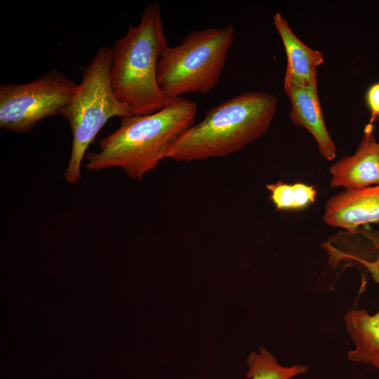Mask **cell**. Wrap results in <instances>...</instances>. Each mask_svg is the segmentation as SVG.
<instances>
[{
    "instance_id": "1",
    "label": "cell",
    "mask_w": 379,
    "mask_h": 379,
    "mask_svg": "<svg viewBox=\"0 0 379 379\" xmlns=\"http://www.w3.org/2000/svg\"><path fill=\"white\" fill-rule=\"evenodd\" d=\"M195 102L185 97L170 98L160 110L148 115L121 119L119 127L100 141L98 152L86 155L89 171L121 168L140 180L156 169L168 148L194 124Z\"/></svg>"
},
{
    "instance_id": "2",
    "label": "cell",
    "mask_w": 379,
    "mask_h": 379,
    "mask_svg": "<svg viewBox=\"0 0 379 379\" xmlns=\"http://www.w3.org/2000/svg\"><path fill=\"white\" fill-rule=\"evenodd\" d=\"M277 105V97L267 92H244L225 100L180 135L164 159L186 162L229 156L268 130Z\"/></svg>"
},
{
    "instance_id": "3",
    "label": "cell",
    "mask_w": 379,
    "mask_h": 379,
    "mask_svg": "<svg viewBox=\"0 0 379 379\" xmlns=\"http://www.w3.org/2000/svg\"><path fill=\"white\" fill-rule=\"evenodd\" d=\"M168 46L160 4L150 3L140 23L130 25L111 48L110 80L115 96L133 115L153 114L170 98L157 81V65Z\"/></svg>"
},
{
    "instance_id": "4",
    "label": "cell",
    "mask_w": 379,
    "mask_h": 379,
    "mask_svg": "<svg viewBox=\"0 0 379 379\" xmlns=\"http://www.w3.org/2000/svg\"><path fill=\"white\" fill-rule=\"evenodd\" d=\"M110 65L111 48L102 46L83 69L75 95L59 114L67 121L72 135L70 157L64 172L69 183L81 179L86 152L106 123L113 117L133 115L114 93Z\"/></svg>"
},
{
    "instance_id": "5",
    "label": "cell",
    "mask_w": 379,
    "mask_h": 379,
    "mask_svg": "<svg viewBox=\"0 0 379 379\" xmlns=\"http://www.w3.org/2000/svg\"><path fill=\"white\" fill-rule=\"evenodd\" d=\"M232 25L192 31L175 46H167L157 65V81L169 98L206 94L218 84L234 42Z\"/></svg>"
},
{
    "instance_id": "6",
    "label": "cell",
    "mask_w": 379,
    "mask_h": 379,
    "mask_svg": "<svg viewBox=\"0 0 379 379\" xmlns=\"http://www.w3.org/2000/svg\"><path fill=\"white\" fill-rule=\"evenodd\" d=\"M78 84L59 69L23 84L0 86V128L15 133L32 131L38 122L60 114Z\"/></svg>"
},
{
    "instance_id": "7",
    "label": "cell",
    "mask_w": 379,
    "mask_h": 379,
    "mask_svg": "<svg viewBox=\"0 0 379 379\" xmlns=\"http://www.w3.org/2000/svg\"><path fill=\"white\" fill-rule=\"evenodd\" d=\"M351 266H360L379 284V242L356 255ZM347 331L354 344L347 352L352 362L371 366L379 370V311L370 314L364 309H354L345 316Z\"/></svg>"
},
{
    "instance_id": "8",
    "label": "cell",
    "mask_w": 379,
    "mask_h": 379,
    "mask_svg": "<svg viewBox=\"0 0 379 379\" xmlns=\"http://www.w3.org/2000/svg\"><path fill=\"white\" fill-rule=\"evenodd\" d=\"M322 218L329 226L350 232L379 223V184L344 190L332 196L325 205Z\"/></svg>"
},
{
    "instance_id": "9",
    "label": "cell",
    "mask_w": 379,
    "mask_h": 379,
    "mask_svg": "<svg viewBox=\"0 0 379 379\" xmlns=\"http://www.w3.org/2000/svg\"><path fill=\"white\" fill-rule=\"evenodd\" d=\"M332 188L361 189L379 184V142L368 124L357 149L329 168Z\"/></svg>"
},
{
    "instance_id": "10",
    "label": "cell",
    "mask_w": 379,
    "mask_h": 379,
    "mask_svg": "<svg viewBox=\"0 0 379 379\" xmlns=\"http://www.w3.org/2000/svg\"><path fill=\"white\" fill-rule=\"evenodd\" d=\"M291 109L290 119L307 129L316 140L320 154L328 161L336 156V147L327 130L318 96L317 78L310 84L284 89Z\"/></svg>"
},
{
    "instance_id": "11",
    "label": "cell",
    "mask_w": 379,
    "mask_h": 379,
    "mask_svg": "<svg viewBox=\"0 0 379 379\" xmlns=\"http://www.w3.org/2000/svg\"><path fill=\"white\" fill-rule=\"evenodd\" d=\"M273 22L281 39L287 58L284 90L310 84L317 78V68L324 61L322 53L305 45L294 34L286 20L279 13L274 15Z\"/></svg>"
},
{
    "instance_id": "12",
    "label": "cell",
    "mask_w": 379,
    "mask_h": 379,
    "mask_svg": "<svg viewBox=\"0 0 379 379\" xmlns=\"http://www.w3.org/2000/svg\"><path fill=\"white\" fill-rule=\"evenodd\" d=\"M248 379H291L308 371L304 364L284 366L265 347H260L258 352H251L247 357Z\"/></svg>"
},
{
    "instance_id": "13",
    "label": "cell",
    "mask_w": 379,
    "mask_h": 379,
    "mask_svg": "<svg viewBox=\"0 0 379 379\" xmlns=\"http://www.w3.org/2000/svg\"><path fill=\"white\" fill-rule=\"evenodd\" d=\"M269 199L277 211L300 210L314 203L317 191L302 182L288 184L281 180L267 184Z\"/></svg>"
},
{
    "instance_id": "14",
    "label": "cell",
    "mask_w": 379,
    "mask_h": 379,
    "mask_svg": "<svg viewBox=\"0 0 379 379\" xmlns=\"http://www.w3.org/2000/svg\"><path fill=\"white\" fill-rule=\"evenodd\" d=\"M366 102L371 112L369 124H373L379 117V82L371 85L366 93Z\"/></svg>"
}]
</instances>
